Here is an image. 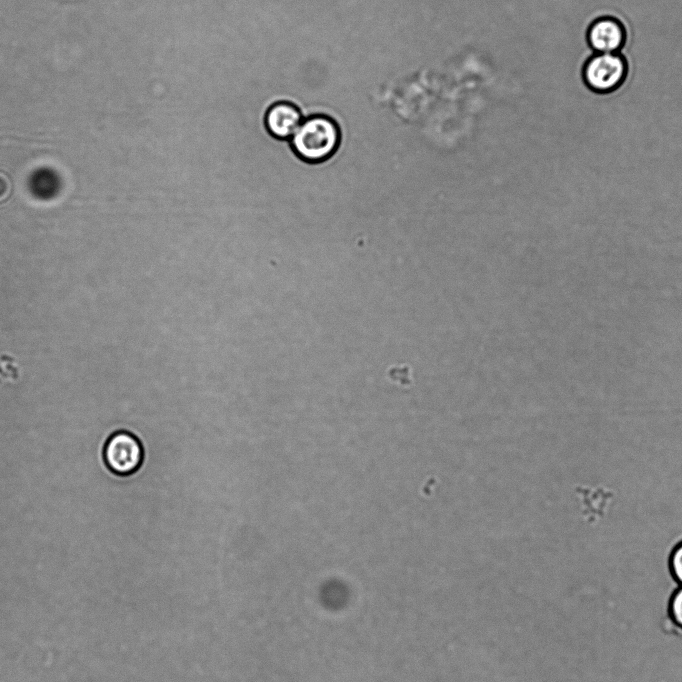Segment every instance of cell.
I'll return each instance as SVG.
<instances>
[{
  "label": "cell",
  "instance_id": "3957f363",
  "mask_svg": "<svg viewBox=\"0 0 682 682\" xmlns=\"http://www.w3.org/2000/svg\"><path fill=\"white\" fill-rule=\"evenodd\" d=\"M104 461L113 473L127 476L136 472L142 464L144 450L135 435L127 431L113 433L107 440Z\"/></svg>",
  "mask_w": 682,
  "mask_h": 682
},
{
  "label": "cell",
  "instance_id": "9c48e42d",
  "mask_svg": "<svg viewBox=\"0 0 682 682\" xmlns=\"http://www.w3.org/2000/svg\"><path fill=\"white\" fill-rule=\"evenodd\" d=\"M669 612L672 621L682 629V586L671 597Z\"/></svg>",
  "mask_w": 682,
  "mask_h": 682
},
{
  "label": "cell",
  "instance_id": "277c9868",
  "mask_svg": "<svg viewBox=\"0 0 682 682\" xmlns=\"http://www.w3.org/2000/svg\"><path fill=\"white\" fill-rule=\"evenodd\" d=\"M586 38L595 53H619L626 43L627 34L620 20L602 16L590 24Z\"/></svg>",
  "mask_w": 682,
  "mask_h": 682
},
{
  "label": "cell",
  "instance_id": "8992f818",
  "mask_svg": "<svg viewBox=\"0 0 682 682\" xmlns=\"http://www.w3.org/2000/svg\"><path fill=\"white\" fill-rule=\"evenodd\" d=\"M29 186L35 196L48 199L57 193L60 182L53 170L44 168L34 172L29 180Z\"/></svg>",
  "mask_w": 682,
  "mask_h": 682
},
{
  "label": "cell",
  "instance_id": "52a82bcc",
  "mask_svg": "<svg viewBox=\"0 0 682 682\" xmlns=\"http://www.w3.org/2000/svg\"><path fill=\"white\" fill-rule=\"evenodd\" d=\"M0 381L2 382H14L19 376L18 367L13 358L9 355H3L0 357Z\"/></svg>",
  "mask_w": 682,
  "mask_h": 682
},
{
  "label": "cell",
  "instance_id": "ba28073f",
  "mask_svg": "<svg viewBox=\"0 0 682 682\" xmlns=\"http://www.w3.org/2000/svg\"><path fill=\"white\" fill-rule=\"evenodd\" d=\"M669 566L673 577L682 586V541L672 550Z\"/></svg>",
  "mask_w": 682,
  "mask_h": 682
},
{
  "label": "cell",
  "instance_id": "5b68a950",
  "mask_svg": "<svg viewBox=\"0 0 682 682\" xmlns=\"http://www.w3.org/2000/svg\"><path fill=\"white\" fill-rule=\"evenodd\" d=\"M303 119V114L296 104L277 101L265 112L264 128L275 139L289 140Z\"/></svg>",
  "mask_w": 682,
  "mask_h": 682
},
{
  "label": "cell",
  "instance_id": "6da1fadb",
  "mask_svg": "<svg viewBox=\"0 0 682 682\" xmlns=\"http://www.w3.org/2000/svg\"><path fill=\"white\" fill-rule=\"evenodd\" d=\"M341 141L338 123L325 114L305 117L289 139L294 153L308 163H322L331 159L339 150Z\"/></svg>",
  "mask_w": 682,
  "mask_h": 682
},
{
  "label": "cell",
  "instance_id": "7a4b0ae2",
  "mask_svg": "<svg viewBox=\"0 0 682 682\" xmlns=\"http://www.w3.org/2000/svg\"><path fill=\"white\" fill-rule=\"evenodd\" d=\"M582 74L590 90L607 94L624 83L628 74V63L620 52L595 53L585 62Z\"/></svg>",
  "mask_w": 682,
  "mask_h": 682
}]
</instances>
